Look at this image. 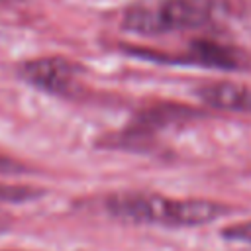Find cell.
I'll list each match as a JSON object with an SVG mask.
<instances>
[{"label":"cell","instance_id":"cell-2","mask_svg":"<svg viewBox=\"0 0 251 251\" xmlns=\"http://www.w3.org/2000/svg\"><path fill=\"white\" fill-rule=\"evenodd\" d=\"M222 0H139L126 8L122 25L139 35L202 27L224 14Z\"/></svg>","mask_w":251,"mask_h":251},{"label":"cell","instance_id":"cell-7","mask_svg":"<svg viewBox=\"0 0 251 251\" xmlns=\"http://www.w3.org/2000/svg\"><path fill=\"white\" fill-rule=\"evenodd\" d=\"M14 169H18V165L16 163H12L10 159H6L4 155H0V171H14Z\"/></svg>","mask_w":251,"mask_h":251},{"label":"cell","instance_id":"cell-4","mask_svg":"<svg viewBox=\"0 0 251 251\" xmlns=\"http://www.w3.org/2000/svg\"><path fill=\"white\" fill-rule=\"evenodd\" d=\"M184 61L192 65L208 67V69H220V71H243L249 67V59L241 49L227 43L214 41V39L194 41Z\"/></svg>","mask_w":251,"mask_h":251},{"label":"cell","instance_id":"cell-3","mask_svg":"<svg viewBox=\"0 0 251 251\" xmlns=\"http://www.w3.org/2000/svg\"><path fill=\"white\" fill-rule=\"evenodd\" d=\"M76 73V65L65 57H39L22 63L18 69V75L24 82L49 94L71 92Z\"/></svg>","mask_w":251,"mask_h":251},{"label":"cell","instance_id":"cell-6","mask_svg":"<svg viewBox=\"0 0 251 251\" xmlns=\"http://www.w3.org/2000/svg\"><path fill=\"white\" fill-rule=\"evenodd\" d=\"M0 202H6V198H4V184H0ZM8 226H10V218L0 208V231L8 229Z\"/></svg>","mask_w":251,"mask_h":251},{"label":"cell","instance_id":"cell-8","mask_svg":"<svg viewBox=\"0 0 251 251\" xmlns=\"http://www.w3.org/2000/svg\"><path fill=\"white\" fill-rule=\"evenodd\" d=\"M241 251H251V245H245V247H243Z\"/></svg>","mask_w":251,"mask_h":251},{"label":"cell","instance_id":"cell-5","mask_svg":"<svg viewBox=\"0 0 251 251\" xmlns=\"http://www.w3.org/2000/svg\"><path fill=\"white\" fill-rule=\"evenodd\" d=\"M196 96L216 108L226 112H251V86L229 82V80H216L206 82L196 88Z\"/></svg>","mask_w":251,"mask_h":251},{"label":"cell","instance_id":"cell-1","mask_svg":"<svg viewBox=\"0 0 251 251\" xmlns=\"http://www.w3.org/2000/svg\"><path fill=\"white\" fill-rule=\"evenodd\" d=\"M106 210L131 224H149L165 227L206 226L227 212L220 202L200 198H169L151 192H120L106 200Z\"/></svg>","mask_w":251,"mask_h":251}]
</instances>
